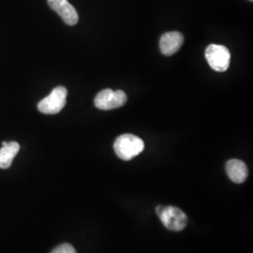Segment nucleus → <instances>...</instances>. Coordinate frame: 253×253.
I'll return each mask as SVG.
<instances>
[{"label":"nucleus","mask_w":253,"mask_h":253,"mask_svg":"<svg viewBox=\"0 0 253 253\" xmlns=\"http://www.w3.org/2000/svg\"><path fill=\"white\" fill-rule=\"evenodd\" d=\"M115 152L123 161H130L145 149L144 141L133 134H123L117 138L114 144Z\"/></svg>","instance_id":"nucleus-1"},{"label":"nucleus","mask_w":253,"mask_h":253,"mask_svg":"<svg viewBox=\"0 0 253 253\" xmlns=\"http://www.w3.org/2000/svg\"><path fill=\"white\" fill-rule=\"evenodd\" d=\"M156 211L163 225L170 231L180 232L188 224V217L179 208L171 206H160Z\"/></svg>","instance_id":"nucleus-2"},{"label":"nucleus","mask_w":253,"mask_h":253,"mask_svg":"<svg viewBox=\"0 0 253 253\" xmlns=\"http://www.w3.org/2000/svg\"><path fill=\"white\" fill-rule=\"evenodd\" d=\"M68 90L64 86H56L43 100L38 104L41 113L45 115H56L65 107L67 103Z\"/></svg>","instance_id":"nucleus-3"},{"label":"nucleus","mask_w":253,"mask_h":253,"mask_svg":"<svg viewBox=\"0 0 253 253\" xmlns=\"http://www.w3.org/2000/svg\"><path fill=\"white\" fill-rule=\"evenodd\" d=\"M206 58L215 72H226L230 66L231 54L225 46L210 44L206 50Z\"/></svg>","instance_id":"nucleus-4"},{"label":"nucleus","mask_w":253,"mask_h":253,"mask_svg":"<svg viewBox=\"0 0 253 253\" xmlns=\"http://www.w3.org/2000/svg\"><path fill=\"white\" fill-rule=\"evenodd\" d=\"M126 95L124 91L104 89L98 93L94 103L97 108L107 111L122 107L126 103Z\"/></svg>","instance_id":"nucleus-5"},{"label":"nucleus","mask_w":253,"mask_h":253,"mask_svg":"<svg viewBox=\"0 0 253 253\" xmlns=\"http://www.w3.org/2000/svg\"><path fill=\"white\" fill-rule=\"evenodd\" d=\"M50 8L54 10L68 26H75L79 21L77 10L68 0H47Z\"/></svg>","instance_id":"nucleus-6"},{"label":"nucleus","mask_w":253,"mask_h":253,"mask_svg":"<svg viewBox=\"0 0 253 253\" xmlns=\"http://www.w3.org/2000/svg\"><path fill=\"white\" fill-rule=\"evenodd\" d=\"M183 42L184 37L179 32H167L161 38L160 48L164 55L170 56L175 54L180 49Z\"/></svg>","instance_id":"nucleus-7"},{"label":"nucleus","mask_w":253,"mask_h":253,"mask_svg":"<svg viewBox=\"0 0 253 253\" xmlns=\"http://www.w3.org/2000/svg\"><path fill=\"white\" fill-rule=\"evenodd\" d=\"M226 172L229 178L236 184L245 182L249 175L247 165L239 160H230L226 163Z\"/></svg>","instance_id":"nucleus-8"},{"label":"nucleus","mask_w":253,"mask_h":253,"mask_svg":"<svg viewBox=\"0 0 253 253\" xmlns=\"http://www.w3.org/2000/svg\"><path fill=\"white\" fill-rule=\"evenodd\" d=\"M20 150L17 142H9L8 145L0 148V169H8Z\"/></svg>","instance_id":"nucleus-9"},{"label":"nucleus","mask_w":253,"mask_h":253,"mask_svg":"<svg viewBox=\"0 0 253 253\" xmlns=\"http://www.w3.org/2000/svg\"><path fill=\"white\" fill-rule=\"evenodd\" d=\"M51 253H77L76 250L71 244L59 245Z\"/></svg>","instance_id":"nucleus-10"},{"label":"nucleus","mask_w":253,"mask_h":253,"mask_svg":"<svg viewBox=\"0 0 253 253\" xmlns=\"http://www.w3.org/2000/svg\"><path fill=\"white\" fill-rule=\"evenodd\" d=\"M8 145V142H3V143H2V145H3V146H5V145Z\"/></svg>","instance_id":"nucleus-11"},{"label":"nucleus","mask_w":253,"mask_h":253,"mask_svg":"<svg viewBox=\"0 0 253 253\" xmlns=\"http://www.w3.org/2000/svg\"><path fill=\"white\" fill-rule=\"evenodd\" d=\"M250 1H253V0H250Z\"/></svg>","instance_id":"nucleus-12"}]
</instances>
